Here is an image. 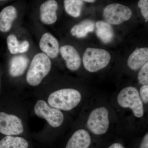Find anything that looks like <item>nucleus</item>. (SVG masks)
<instances>
[{
  "label": "nucleus",
  "instance_id": "nucleus-20",
  "mask_svg": "<svg viewBox=\"0 0 148 148\" xmlns=\"http://www.w3.org/2000/svg\"><path fill=\"white\" fill-rule=\"evenodd\" d=\"M7 43L11 53L14 54L18 53L19 42L15 35H9L7 38Z\"/></svg>",
  "mask_w": 148,
  "mask_h": 148
},
{
  "label": "nucleus",
  "instance_id": "nucleus-12",
  "mask_svg": "<svg viewBox=\"0 0 148 148\" xmlns=\"http://www.w3.org/2000/svg\"><path fill=\"white\" fill-rule=\"evenodd\" d=\"M58 3L54 0H49L43 3L40 8V18L43 24L51 25L57 21L56 11Z\"/></svg>",
  "mask_w": 148,
  "mask_h": 148
},
{
  "label": "nucleus",
  "instance_id": "nucleus-24",
  "mask_svg": "<svg viewBox=\"0 0 148 148\" xmlns=\"http://www.w3.org/2000/svg\"><path fill=\"white\" fill-rule=\"evenodd\" d=\"M29 47V42L27 40H24L19 44L18 47V53H23L27 52Z\"/></svg>",
  "mask_w": 148,
  "mask_h": 148
},
{
  "label": "nucleus",
  "instance_id": "nucleus-27",
  "mask_svg": "<svg viewBox=\"0 0 148 148\" xmlns=\"http://www.w3.org/2000/svg\"><path fill=\"white\" fill-rule=\"evenodd\" d=\"M83 1L84 2L90 3H94L95 1H93V0H85V1Z\"/></svg>",
  "mask_w": 148,
  "mask_h": 148
},
{
  "label": "nucleus",
  "instance_id": "nucleus-25",
  "mask_svg": "<svg viewBox=\"0 0 148 148\" xmlns=\"http://www.w3.org/2000/svg\"><path fill=\"white\" fill-rule=\"evenodd\" d=\"M140 148H148V133H145L140 143Z\"/></svg>",
  "mask_w": 148,
  "mask_h": 148
},
{
  "label": "nucleus",
  "instance_id": "nucleus-21",
  "mask_svg": "<svg viewBox=\"0 0 148 148\" xmlns=\"http://www.w3.org/2000/svg\"><path fill=\"white\" fill-rule=\"evenodd\" d=\"M138 79L142 85H148V62L141 68L138 74Z\"/></svg>",
  "mask_w": 148,
  "mask_h": 148
},
{
  "label": "nucleus",
  "instance_id": "nucleus-4",
  "mask_svg": "<svg viewBox=\"0 0 148 148\" xmlns=\"http://www.w3.org/2000/svg\"><path fill=\"white\" fill-rule=\"evenodd\" d=\"M51 62L50 58L43 53H37L34 56L29 66L26 80L32 86H37L50 71Z\"/></svg>",
  "mask_w": 148,
  "mask_h": 148
},
{
  "label": "nucleus",
  "instance_id": "nucleus-17",
  "mask_svg": "<svg viewBox=\"0 0 148 148\" xmlns=\"http://www.w3.org/2000/svg\"><path fill=\"white\" fill-rule=\"evenodd\" d=\"M94 28V22L92 20L86 19L72 27L71 33L73 36L77 38H84L88 33L93 32Z\"/></svg>",
  "mask_w": 148,
  "mask_h": 148
},
{
  "label": "nucleus",
  "instance_id": "nucleus-2",
  "mask_svg": "<svg viewBox=\"0 0 148 148\" xmlns=\"http://www.w3.org/2000/svg\"><path fill=\"white\" fill-rule=\"evenodd\" d=\"M82 95L79 90L65 88L54 91L48 98L49 105L60 110L69 111L75 108L81 102Z\"/></svg>",
  "mask_w": 148,
  "mask_h": 148
},
{
  "label": "nucleus",
  "instance_id": "nucleus-8",
  "mask_svg": "<svg viewBox=\"0 0 148 148\" xmlns=\"http://www.w3.org/2000/svg\"><path fill=\"white\" fill-rule=\"evenodd\" d=\"M24 131L22 121L13 114L0 112V132L7 136L18 135Z\"/></svg>",
  "mask_w": 148,
  "mask_h": 148
},
{
  "label": "nucleus",
  "instance_id": "nucleus-1",
  "mask_svg": "<svg viewBox=\"0 0 148 148\" xmlns=\"http://www.w3.org/2000/svg\"><path fill=\"white\" fill-rule=\"evenodd\" d=\"M110 113L104 106L94 108L88 114L86 121V129L92 135L97 136L106 134L110 129Z\"/></svg>",
  "mask_w": 148,
  "mask_h": 148
},
{
  "label": "nucleus",
  "instance_id": "nucleus-7",
  "mask_svg": "<svg viewBox=\"0 0 148 148\" xmlns=\"http://www.w3.org/2000/svg\"><path fill=\"white\" fill-rule=\"evenodd\" d=\"M131 10L126 6L119 3L109 5L104 9L103 16L106 22L110 24L119 25L131 18Z\"/></svg>",
  "mask_w": 148,
  "mask_h": 148
},
{
  "label": "nucleus",
  "instance_id": "nucleus-5",
  "mask_svg": "<svg viewBox=\"0 0 148 148\" xmlns=\"http://www.w3.org/2000/svg\"><path fill=\"white\" fill-rule=\"evenodd\" d=\"M111 56L107 51L102 49L87 48L83 56V63L85 69L90 73H95L108 66Z\"/></svg>",
  "mask_w": 148,
  "mask_h": 148
},
{
  "label": "nucleus",
  "instance_id": "nucleus-13",
  "mask_svg": "<svg viewBox=\"0 0 148 148\" xmlns=\"http://www.w3.org/2000/svg\"><path fill=\"white\" fill-rule=\"evenodd\" d=\"M148 48H137L130 56L127 61V65L130 69L136 71L142 68L148 62Z\"/></svg>",
  "mask_w": 148,
  "mask_h": 148
},
{
  "label": "nucleus",
  "instance_id": "nucleus-22",
  "mask_svg": "<svg viewBox=\"0 0 148 148\" xmlns=\"http://www.w3.org/2000/svg\"><path fill=\"white\" fill-rule=\"evenodd\" d=\"M138 6L141 9V12L145 19L146 22L148 21V1L140 0L138 2Z\"/></svg>",
  "mask_w": 148,
  "mask_h": 148
},
{
  "label": "nucleus",
  "instance_id": "nucleus-23",
  "mask_svg": "<svg viewBox=\"0 0 148 148\" xmlns=\"http://www.w3.org/2000/svg\"><path fill=\"white\" fill-rule=\"evenodd\" d=\"M140 98L144 105H147L148 103V85H143L139 91Z\"/></svg>",
  "mask_w": 148,
  "mask_h": 148
},
{
  "label": "nucleus",
  "instance_id": "nucleus-16",
  "mask_svg": "<svg viewBox=\"0 0 148 148\" xmlns=\"http://www.w3.org/2000/svg\"><path fill=\"white\" fill-rule=\"evenodd\" d=\"M95 25L96 35L103 42L108 43L113 40L114 30L110 24L106 21H99L96 22Z\"/></svg>",
  "mask_w": 148,
  "mask_h": 148
},
{
  "label": "nucleus",
  "instance_id": "nucleus-10",
  "mask_svg": "<svg viewBox=\"0 0 148 148\" xmlns=\"http://www.w3.org/2000/svg\"><path fill=\"white\" fill-rule=\"evenodd\" d=\"M59 51L62 58L66 61L67 68L72 71H76L81 65V58L75 48L71 45H65L60 48Z\"/></svg>",
  "mask_w": 148,
  "mask_h": 148
},
{
  "label": "nucleus",
  "instance_id": "nucleus-3",
  "mask_svg": "<svg viewBox=\"0 0 148 148\" xmlns=\"http://www.w3.org/2000/svg\"><path fill=\"white\" fill-rule=\"evenodd\" d=\"M117 103L122 108L130 110L136 118L140 119L145 115L144 104L135 87L127 86L121 90L117 96Z\"/></svg>",
  "mask_w": 148,
  "mask_h": 148
},
{
  "label": "nucleus",
  "instance_id": "nucleus-9",
  "mask_svg": "<svg viewBox=\"0 0 148 148\" xmlns=\"http://www.w3.org/2000/svg\"><path fill=\"white\" fill-rule=\"evenodd\" d=\"M91 134L86 128H80L73 133L66 148H88L92 142Z\"/></svg>",
  "mask_w": 148,
  "mask_h": 148
},
{
  "label": "nucleus",
  "instance_id": "nucleus-6",
  "mask_svg": "<svg viewBox=\"0 0 148 148\" xmlns=\"http://www.w3.org/2000/svg\"><path fill=\"white\" fill-rule=\"evenodd\" d=\"M34 110L37 116L46 120L52 127H60L64 122V116L63 112L60 110L51 107L43 100L37 101Z\"/></svg>",
  "mask_w": 148,
  "mask_h": 148
},
{
  "label": "nucleus",
  "instance_id": "nucleus-19",
  "mask_svg": "<svg viewBox=\"0 0 148 148\" xmlns=\"http://www.w3.org/2000/svg\"><path fill=\"white\" fill-rule=\"evenodd\" d=\"M64 3L65 10L69 15L75 18L80 15L83 1L65 0Z\"/></svg>",
  "mask_w": 148,
  "mask_h": 148
},
{
  "label": "nucleus",
  "instance_id": "nucleus-26",
  "mask_svg": "<svg viewBox=\"0 0 148 148\" xmlns=\"http://www.w3.org/2000/svg\"><path fill=\"white\" fill-rule=\"evenodd\" d=\"M108 148H125L121 143H114L112 144Z\"/></svg>",
  "mask_w": 148,
  "mask_h": 148
},
{
  "label": "nucleus",
  "instance_id": "nucleus-14",
  "mask_svg": "<svg viewBox=\"0 0 148 148\" xmlns=\"http://www.w3.org/2000/svg\"><path fill=\"white\" fill-rule=\"evenodd\" d=\"M17 16V10L13 6L6 7L0 12V31L8 32Z\"/></svg>",
  "mask_w": 148,
  "mask_h": 148
},
{
  "label": "nucleus",
  "instance_id": "nucleus-18",
  "mask_svg": "<svg viewBox=\"0 0 148 148\" xmlns=\"http://www.w3.org/2000/svg\"><path fill=\"white\" fill-rule=\"evenodd\" d=\"M29 143L24 138L6 136L0 141V148H28Z\"/></svg>",
  "mask_w": 148,
  "mask_h": 148
},
{
  "label": "nucleus",
  "instance_id": "nucleus-15",
  "mask_svg": "<svg viewBox=\"0 0 148 148\" xmlns=\"http://www.w3.org/2000/svg\"><path fill=\"white\" fill-rule=\"evenodd\" d=\"M29 59L22 55L16 56L12 58L10 64L9 73L12 76H20L26 71L29 64Z\"/></svg>",
  "mask_w": 148,
  "mask_h": 148
},
{
  "label": "nucleus",
  "instance_id": "nucleus-11",
  "mask_svg": "<svg viewBox=\"0 0 148 148\" xmlns=\"http://www.w3.org/2000/svg\"><path fill=\"white\" fill-rule=\"evenodd\" d=\"M39 47L43 53L49 58H54L58 56L59 51L58 40L49 33H46L41 38Z\"/></svg>",
  "mask_w": 148,
  "mask_h": 148
}]
</instances>
